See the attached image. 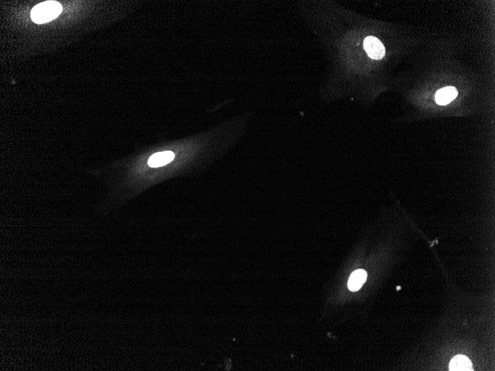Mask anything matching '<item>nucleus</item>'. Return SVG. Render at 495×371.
<instances>
[{
    "label": "nucleus",
    "mask_w": 495,
    "mask_h": 371,
    "mask_svg": "<svg viewBox=\"0 0 495 371\" xmlns=\"http://www.w3.org/2000/svg\"><path fill=\"white\" fill-rule=\"evenodd\" d=\"M400 286H398V287H397V290H400Z\"/></svg>",
    "instance_id": "7"
},
{
    "label": "nucleus",
    "mask_w": 495,
    "mask_h": 371,
    "mask_svg": "<svg viewBox=\"0 0 495 371\" xmlns=\"http://www.w3.org/2000/svg\"><path fill=\"white\" fill-rule=\"evenodd\" d=\"M62 10V5L58 1H43L32 8L30 17L35 23H46L59 16Z\"/></svg>",
    "instance_id": "1"
},
{
    "label": "nucleus",
    "mask_w": 495,
    "mask_h": 371,
    "mask_svg": "<svg viewBox=\"0 0 495 371\" xmlns=\"http://www.w3.org/2000/svg\"><path fill=\"white\" fill-rule=\"evenodd\" d=\"M364 48L368 57L373 59H381L384 57L385 50L384 45L380 39L374 36H368L364 39Z\"/></svg>",
    "instance_id": "2"
},
{
    "label": "nucleus",
    "mask_w": 495,
    "mask_h": 371,
    "mask_svg": "<svg viewBox=\"0 0 495 371\" xmlns=\"http://www.w3.org/2000/svg\"><path fill=\"white\" fill-rule=\"evenodd\" d=\"M367 279V273L364 270H357L350 276L348 280V288L351 291H357L365 283Z\"/></svg>",
    "instance_id": "6"
},
{
    "label": "nucleus",
    "mask_w": 495,
    "mask_h": 371,
    "mask_svg": "<svg viewBox=\"0 0 495 371\" xmlns=\"http://www.w3.org/2000/svg\"><path fill=\"white\" fill-rule=\"evenodd\" d=\"M458 92L455 87H446L436 93L435 99L438 104L445 106L453 101L458 97Z\"/></svg>",
    "instance_id": "4"
},
{
    "label": "nucleus",
    "mask_w": 495,
    "mask_h": 371,
    "mask_svg": "<svg viewBox=\"0 0 495 371\" xmlns=\"http://www.w3.org/2000/svg\"><path fill=\"white\" fill-rule=\"evenodd\" d=\"M449 370L452 371H469L472 370V362L465 356L458 355L454 357L449 365Z\"/></svg>",
    "instance_id": "5"
},
{
    "label": "nucleus",
    "mask_w": 495,
    "mask_h": 371,
    "mask_svg": "<svg viewBox=\"0 0 495 371\" xmlns=\"http://www.w3.org/2000/svg\"><path fill=\"white\" fill-rule=\"evenodd\" d=\"M173 158H174V153L173 152H160V153L152 155L149 158L148 164H149V166L152 167V168H158V167H162L167 165L173 160Z\"/></svg>",
    "instance_id": "3"
}]
</instances>
